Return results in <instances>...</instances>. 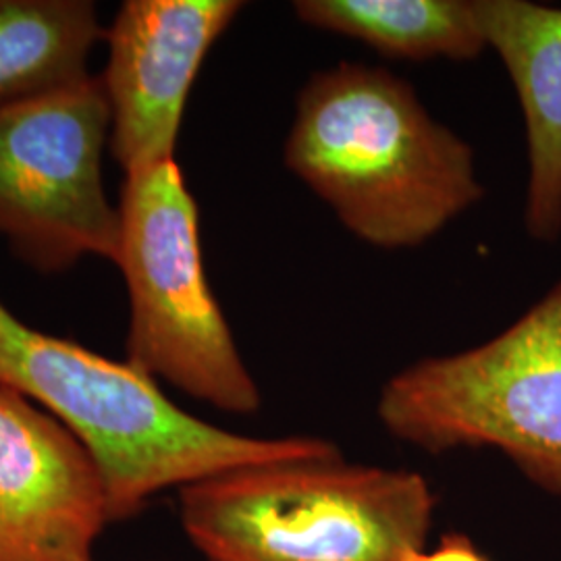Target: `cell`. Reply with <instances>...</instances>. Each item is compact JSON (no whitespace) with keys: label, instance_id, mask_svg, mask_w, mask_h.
<instances>
[{"label":"cell","instance_id":"cell-9","mask_svg":"<svg viewBox=\"0 0 561 561\" xmlns=\"http://www.w3.org/2000/svg\"><path fill=\"white\" fill-rule=\"evenodd\" d=\"M486 48L520 101L528 185L524 227L539 243L561 238V9L528 0H472Z\"/></svg>","mask_w":561,"mask_h":561},{"label":"cell","instance_id":"cell-7","mask_svg":"<svg viewBox=\"0 0 561 561\" xmlns=\"http://www.w3.org/2000/svg\"><path fill=\"white\" fill-rule=\"evenodd\" d=\"M240 0H127L104 42L113 159L125 175L175 161L181 121L210 48L243 11Z\"/></svg>","mask_w":561,"mask_h":561},{"label":"cell","instance_id":"cell-10","mask_svg":"<svg viewBox=\"0 0 561 561\" xmlns=\"http://www.w3.org/2000/svg\"><path fill=\"white\" fill-rule=\"evenodd\" d=\"M104 34L90 0H0V108L90 78Z\"/></svg>","mask_w":561,"mask_h":561},{"label":"cell","instance_id":"cell-1","mask_svg":"<svg viewBox=\"0 0 561 561\" xmlns=\"http://www.w3.org/2000/svg\"><path fill=\"white\" fill-rule=\"evenodd\" d=\"M283 164L358 240L408 250L484 198L474 150L393 71L341 60L296 99Z\"/></svg>","mask_w":561,"mask_h":561},{"label":"cell","instance_id":"cell-3","mask_svg":"<svg viewBox=\"0 0 561 561\" xmlns=\"http://www.w3.org/2000/svg\"><path fill=\"white\" fill-rule=\"evenodd\" d=\"M437 495L412 470L343 456L227 470L180 489L181 526L208 561H403Z\"/></svg>","mask_w":561,"mask_h":561},{"label":"cell","instance_id":"cell-5","mask_svg":"<svg viewBox=\"0 0 561 561\" xmlns=\"http://www.w3.org/2000/svg\"><path fill=\"white\" fill-rule=\"evenodd\" d=\"M119 254L129 296L125 360L229 414H256L261 387L241 358L202 256L201 217L178 162L125 175Z\"/></svg>","mask_w":561,"mask_h":561},{"label":"cell","instance_id":"cell-4","mask_svg":"<svg viewBox=\"0 0 561 561\" xmlns=\"http://www.w3.org/2000/svg\"><path fill=\"white\" fill-rule=\"evenodd\" d=\"M377 416L431 456L497 449L561 497V279L497 337L393 375Z\"/></svg>","mask_w":561,"mask_h":561},{"label":"cell","instance_id":"cell-12","mask_svg":"<svg viewBox=\"0 0 561 561\" xmlns=\"http://www.w3.org/2000/svg\"><path fill=\"white\" fill-rule=\"evenodd\" d=\"M403 561H489L470 537L461 533H445L433 551H412Z\"/></svg>","mask_w":561,"mask_h":561},{"label":"cell","instance_id":"cell-11","mask_svg":"<svg viewBox=\"0 0 561 561\" xmlns=\"http://www.w3.org/2000/svg\"><path fill=\"white\" fill-rule=\"evenodd\" d=\"M294 13L391 59L474 60L486 50L472 0H298Z\"/></svg>","mask_w":561,"mask_h":561},{"label":"cell","instance_id":"cell-8","mask_svg":"<svg viewBox=\"0 0 561 561\" xmlns=\"http://www.w3.org/2000/svg\"><path fill=\"white\" fill-rule=\"evenodd\" d=\"M108 522V491L92 451L0 385V561H94Z\"/></svg>","mask_w":561,"mask_h":561},{"label":"cell","instance_id":"cell-6","mask_svg":"<svg viewBox=\"0 0 561 561\" xmlns=\"http://www.w3.org/2000/svg\"><path fill=\"white\" fill-rule=\"evenodd\" d=\"M111 106L101 76L0 108V236L57 275L85 256L117 261L119 206L102 181Z\"/></svg>","mask_w":561,"mask_h":561},{"label":"cell","instance_id":"cell-2","mask_svg":"<svg viewBox=\"0 0 561 561\" xmlns=\"http://www.w3.org/2000/svg\"><path fill=\"white\" fill-rule=\"evenodd\" d=\"M0 385L21 393L80 437L99 461L111 522L138 516L167 489L243 466L340 456L321 437H245L201 421L127 360L21 322L0 301Z\"/></svg>","mask_w":561,"mask_h":561}]
</instances>
